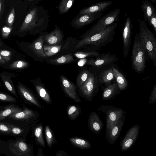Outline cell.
Masks as SVG:
<instances>
[{
	"mask_svg": "<svg viewBox=\"0 0 156 156\" xmlns=\"http://www.w3.org/2000/svg\"><path fill=\"white\" fill-rule=\"evenodd\" d=\"M120 12V9L117 8L100 18L94 25L81 36L82 37V38L85 37L103 30L108 26L118 20Z\"/></svg>",
	"mask_w": 156,
	"mask_h": 156,
	"instance_id": "5",
	"label": "cell"
},
{
	"mask_svg": "<svg viewBox=\"0 0 156 156\" xmlns=\"http://www.w3.org/2000/svg\"><path fill=\"white\" fill-rule=\"evenodd\" d=\"M122 117L110 128L106 129V137L110 145L114 144L120 135L124 123Z\"/></svg>",
	"mask_w": 156,
	"mask_h": 156,
	"instance_id": "12",
	"label": "cell"
},
{
	"mask_svg": "<svg viewBox=\"0 0 156 156\" xmlns=\"http://www.w3.org/2000/svg\"><path fill=\"white\" fill-rule=\"evenodd\" d=\"M149 25L151 26L153 30L156 33V12L154 13L147 20Z\"/></svg>",
	"mask_w": 156,
	"mask_h": 156,
	"instance_id": "42",
	"label": "cell"
},
{
	"mask_svg": "<svg viewBox=\"0 0 156 156\" xmlns=\"http://www.w3.org/2000/svg\"><path fill=\"white\" fill-rule=\"evenodd\" d=\"M132 29L131 21L130 17L128 16L126 20L122 33L123 51L125 57L127 56L131 44Z\"/></svg>",
	"mask_w": 156,
	"mask_h": 156,
	"instance_id": "10",
	"label": "cell"
},
{
	"mask_svg": "<svg viewBox=\"0 0 156 156\" xmlns=\"http://www.w3.org/2000/svg\"><path fill=\"white\" fill-rule=\"evenodd\" d=\"M44 0H29L30 2H34L35 4L39 2Z\"/></svg>",
	"mask_w": 156,
	"mask_h": 156,
	"instance_id": "47",
	"label": "cell"
},
{
	"mask_svg": "<svg viewBox=\"0 0 156 156\" xmlns=\"http://www.w3.org/2000/svg\"><path fill=\"white\" fill-rule=\"evenodd\" d=\"M79 110L76 106H72L68 110V114L72 119H74L76 118L79 113Z\"/></svg>",
	"mask_w": 156,
	"mask_h": 156,
	"instance_id": "37",
	"label": "cell"
},
{
	"mask_svg": "<svg viewBox=\"0 0 156 156\" xmlns=\"http://www.w3.org/2000/svg\"><path fill=\"white\" fill-rule=\"evenodd\" d=\"M22 110L18 107L14 105H10L5 108L3 110L0 111V121L8 117L12 114L21 111Z\"/></svg>",
	"mask_w": 156,
	"mask_h": 156,
	"instance_id": "26",
	"label": "cell"
},
{
	"mask_svg": "<svg viewBox=\"0 0 156 156\" xmlns=\"http://www.w3.org/2000/svg\"><path fill=\"white\" fill-rule=\"evenodd\" d=\"M10 129V133L15 135H18L23 133L24 130L23 129L18 127L13 124H8Z\"/></svg>",
	"mask_w": 156,
	"mask_h": 156,
	"instance_id": "39",
	"label": "cell"
},
{
	"mask_svg": "<svg viewBox=\"0 0 156 156\" xmlns=\"http://www.w3.org/2000/svg\"><path fill=\"white\" fill-rule=\"evenodd\" d=\"M113 3L112 1L99 2L80 10L78 14H84L102 12L106 9Z\"/></svg>",
	"mask_w": 156,
	"mask_h": 156,
	"instance_id": "15",
	"label": "cell"
},
{
	"mask_svg": "<svg viewBox=\"0 0 156 156\" xmlns=\"http://www.w3.org/2000/svg\"><path fill=\"white\" fill-rule=\"evenodd\" d=\"M17 87L19 93L23 97L37 107H40L39 103L34 95L26 86L21 83L18 82Z\"/></svg>",
	"mask_w": 156,
	"mask_h": 156,
	"instance_id": "19",
	"label": "cell"
},
{
	"mask_svg": "<svg viewBox=\"0 0 156 156\" xmlns=\"http://www.w3.org/2000/svg\"><path fill=\"white\" fill-rule=\"evenodd\" d=\"M42 128L39 127L37 128L35 131V135L38 141L43 147L44 146V143L43 140L42 135Z\"/></svg>",
	"mask_w": 156,
	"mask_h": 156,
	"instance_id": "36",
	"label": "cell"
},
{
	"mask_svg": "<svg viewBox=\"0 0 156 156\" xmlns=\"http://www.w3.org/2000/svg\"><path fill=\"white\" fill-rule=\"evenodd\" d=\"M140 126L136 124L130 128L124 138L120 140V146L122 151L129 150L134 144L139 133Z\"/></svg>",
	"mask_w": 156,
	"mask_h": 156,
	"instance_id": "9",
	"label": "cell"
},
{
	"mask_svg": "<svg viewBox=\"0 0 156 156\" xmlns=\"http://www.w3.org/2000/svg\"><path fill=\"white\" fill-rule=\"evenodd\" d=\"M138 21L139 37L145 47L149 57L156 66V39L155 35L144 21L139 19Z\"/></svg>",
	"mask_w": 156,
	"mask_h": 156,
	"instance_id": "3",
	"label": "cell"
},
{
	"mask_svg": "<svg viewBox=\"0 0 156 156\" xmlns=\"http://www.w3.org/2000/svg\"><path fill=\"white\" fill-rule=\"evenodd\" d=\"M34 115L30 110L25 108L23 110L14 113L8 117L9 118L16 120L27 119L31 117Z\"/></svg>",
	"mask_w": 156,
	"mask_h": 156,
	"instance_id": "25",
	"label": "cell"
},
{
	"mask_svg": "<svg viewBox=\"0 0 156 156\" xmlns=\"http://www.w3.org/2000/svg\"><path fill=\"white\" fill-rule=\"evenodd\" d=\"M100 54L97 51H79L75 53L74 55L77 58H83L86 57H96Z\"/></svg>",
	"mask_w": 156,
	"mask_h": 156,
	"instance_id": "32",
	"label": "cell"
},
{
	"mask_svg": "<svg viewBox=\"0 0 156 156\" xmlns=\"http://www.w3.org/2000/svg\"><path fill=\"white\" fill-rule=\"evenodd\" d=\"M28 66L26 62L21 60L13 62L10 66V68L12 69H20L24 68Z\"/></svg>",
	"mask_w": 156,
	"mask_h": 156,
	"instance_id": "34",
	"label": "cell"
},
{
	"mask_svg": "<svg viewBox=\"0 0 156 156\" xmlns=\"http://www.w3.org/2000/svg\"><path fill=\"white\" fill-rule=\"evenodd\" d=\"M151 2L155 3L156 2V0H149Z\"/></svg>",
	"mask_w": 156,
	"mask_h": 156,
	"instance_id": "49",
	"label": "cell"
},
{
	"mask_svg": "<svg viewBox=\"0 0 156 156\" xmlns=\"http://www.w3.org/2000/svg\"><path fill=\"white\" fill-rule=\"evenodd\" d=\"M61 45H44L43 47L44 51L46 56H51L53 55L58 52L61 49Z\"/></svg>",
	"mask_w": 156,
	"mask_h": 156,
	"instance_id": "31",
	"label": "cell"
},
{
	"mask_svg": "<svg viewBox=\"0 0 156 156\" xmlns=\"http://www.w3.org/2000/svg\"><path fill=\"white\" fill-rule=\"evenodd\" d=\"M76 0H61L58 9L59 13L62 14L66 13L72 7Z\"/></svg>",
	"mask_w": 156,
	"mask_h": 156,
	"instance_id": "28",
	"label": "cell"
},
{
	"mask_svg": "<svg viewBox=\"0 0 156 156\" xmlns=\"http://www.w3.org/2000/svg\"><path fill=\"white\" fill-rule=\"evenodd\" d=\"M119 89L116 82L108 85L104 90L102 94L103 100L112 99L117 94Z\"/></svg>",
	"mask_w": 156,
	"mask_h": 156,
	"instance_id": "20",
	"label": "cell"
},
{
	"mask_svg": "<svg viewBox=\"0 0 156 156\" xmlns=\"http://www.w3.org/2000/svg\"><path fill=\"white\" fill-rule=\"evenodd\" d=\"M12 52L5 50H0V55L5 59L6 62H8L10 60Z\"/></svg>",
	"mask_w": 156,
	"mask_h": 156,
	"instance_id": "40",
	"label": "cell"
},
{
	"mask_svg": "<svg viewBox=\"0 0 156 156\" xmlns=\"http://www.w3.org/2000/svg\"><path fill=\"white\" fill-rule=\"evenodd\" d=\"M6 62L5 59L0 55V63L4 64Z\"/></svg>",
	"mask_w": 156,
	"mask_h": 156,
	"instance_id": "46",
	"label": "cell"
},
{
	"mask_svg": "<svg viewBox=\"0 0 156 156\" xmlns=\"http://www.w3.org/2000/svg\"><path fill=\"white\" fill-rule=\"evenodd\" d=\"M102 14V12L84 14H78L71 22V25L76 28H80L98 20Z\"/></svg>",
	"mask_w": 156,
	"mask_h": 156,
	"instance_id": "8",
	"label": "cell"
},
{
	"mask_svg": "<svg viewBox=\"0 0 156 156\" xmlns=\"http://www.w3.org/2000/svg\"><path fill=\"white\" fill-rule=\"evenodd\" d=\"M147 53L145 47L139 35L136 34L133 43L131 56L132 65L136 72L141 73L144 71L146 66Z\"/></svg>",
	"mask_w": 156,
	"mask_h": 156,
	"instance_id": "4",
	"label": "cell"
},
{
	"mask_svg": "<svg viewBox=\"0 0 156 156\" xmlns=\"http://www.w3.org/2000/svg\"><path fill=\"white\" fill-rule=\"evenodd\" d=\"M118 23H114L100 32L83 38L76 44L75 48H78L89 45L99 49L105 46L112 41Z\"/></svg>",
	"mask_w": 156,
	"mask_h": 156,
	"instance_id": "2",
	"label": "cell"
},
{
	"mask_svg": "<svg viewBox=\"0 0 156 156\" xmlns=\"http://www.w3.org/2000/svg\"><path fill=\"white\" fill-rule=\"evenodd\" d=\"M49 21L48 10L42 5L34 6L26 15L20 30L21 32L30 30L39 32L46 28Z\"/></svg>",
	"mask_w": 156,
	"mask_h": 156,
	"instance_id": "1",
	"label": "cell"
},
{
	"mask_svg": "<svg viewBox=\"0 0 156 156\" xmlns=\"http://www.w3.org/2000/svg\"><path fill=\"white\" fill-rule=\"evenodd\" d=\"M45 133L47 143L49 147H51L52 143L53 141V136L50 129L48 126L46 128Z\"/></svg>",
	"mask_w": 156,
	"mask_h": 156,
	"instance_id": "41",
	"label": "cell"
},
{
	"mask_svg": "<svg viewBox=\"0 0 156 156\" xmlns=\"http://www.w3.org/2000/svg\"><path fill=\"white\" fill-rule=\"evenodd\" d=\"M116 83L119 88L121 90H124L127 87L128 83L124 75L118 69L114 67L112 68Z\"/></svg>",
	"mask_w": 156,
	"mask_h": 156,
	"instance_id": "23",
	"label": "cell"
},
{
	"mask_svg": "<svg viewBox=\"0 0 156 156\" xmlns=\"http://www.w3.org/2000/svg\"><path fill=\"white\" fill-rule=\"evenodd\" d=\"M2 0H0V15L1 12V5H2Z\"/></svg>",
	"mask_w": 156,
	"mask_h": 156,
	"instance_id": "48",
	"label": "cell"
},
{
	"mask_svg": "<svg viewBox=\"0 0 156 156\" xmlns=\"http://www.w3.org/2000/svg\"><path fill=\"white\" fill-rule=\"evenodd\" d=\"M0 101L11 102H16L17 99L6 93L0 91Z\"/></svg>",
	"mask_w": 156,
	"mask_h": 156,
	"instance_id": "35",
	"label": "cell"
},
{
	"mask_svg": "<svg viewBox=\"0 0 156 156\" xmlns=\"http://www.w3.org/2000/svg\"><path fill=\"white\" fill-rule=\"evenodd\" d=\"M2 86L1 85V83L0 82V87H1Z\"/></svg>",
	"mask_w": 156,
	"mask_h": 156,
	"instance_id": "51",
	"label": "cell"
},
{
	"mask_svg": "<svg viewBox=\"0 0 156 156\" xmlns=\"http://www.w3.org/2000/svg\"><path fill=\"white\" fill-rule=\"evenodd\" d=\"M55 25V28L53 30L44 35V41L49 45H56L60 43L63 38L62 31L58 26Z\"/></svg>",
	"mask_w": 156,
	"mask_h": 156,
	"instance_id": "14",
	"label": "cell"
},
{
	"mask_svg": "<svg viewBox=\"0 0 156 156\" xmlns=\"http://www.w3.org/2000/svg\"><path fill=\"white\" fill-rule=\"evenodd\" d=\"M75 59L73 58L72 54L63 55L59 58L51 59L50 62L57 65H64L73 62Z\"/></svg>",
	"mask_w": 156,
	"mask_h": 156,
	"instance_id": "27",
	"label": "cell"
},
{
	"mask_svg": "<svg viewBox=\"0 0 156 156\" xmlns=\"http://www.w3.org/2000/svg\"><path fill=\"white\" fill-rule=\"evenodd\" d=\"M34 86L40 96L47 102L49 103L51 102L50 96L42 85L39 83H36Z\"/></svg>",
	"mask_w": 156,
	"mask_h": 156,
	"instance_id": "29",
	"label": "cell"
},
{
	"mask_svg": "<svg viewBox=\"0 0 156 156\" xmlns=\"http://www.w3.org/2000/svg\"><path fill=\"white\" fill-rule=\"evenodd\" d=\"M70 142L74 145L77 147L84 149H88L91 147V145L87 141L78 138H71Z\"/></svg>",
	"mask_w": 156,
	"mask_h": 156,
	"instance_id": "30",
	"label": "cell"
},
{
	"mask_svg": "<svg viewBox=\"0 0 156 156\" xmlns=\"http://www.w3.org/2000/svg\"><path fill=\"white\" fill-rule=\"evenodd\" d=\"M60 78L62 87L65 93L76 102H81L75 85L62 75L61 76Z\"/></svg>",
	"mask_w": 156,
	"mask_h": 156,
	"instance_id": "13",
	"label": "cell"
},
{
	"mask_svg": "<svg viewBox=\"0 0 156 156\" xmlns=\"http://www.w3.org/2000/svg\"><path fill=\"white\" fill-rule=\"evenodd\" d=\"M98 82L97 77L90 72L86 81L79 87L83 95L87 100L91 101L97 93L98 88Z\"/></svg>",
	"mask_w": 156,
	"mask_h": 156,
	"instance_id": "6",
	"label": "cell"
},
{
	"mask_svg": "<svg viewBox=\"0 0 156 156\" xmlns=\"http://www.w3.org/2000/svg\"><path fill=\"white\" fill-rule=\"evenodd\" d=\"M88 122L90 129L94 133L98 134L102 129L103 123L96 112H92L90 113Z\"/></svg>",
	"mask_w": 156,
	"mask_h": 156,
	"instance_id": "16",
	"label": "cell"
},
{
	"mask_svg": "<svg viewBox=\"0 0 156 156\" xmlns=\"http://www.w3.org/2000/svg\"><path fill=\"white\" fill-rule=\"evenodd\" d=\"M141 9L144 17L145 21H147L151 16L156 12L154 6L148 1L144 0L142 2Z\"/></svg>",
	"mask_w": 156,
	"mask_h": 156,
	"instance_id": "22",
	"label": "cell"
},
{
	"mask_svg": "<svg viewBox=\"0 0 156 156\" xmlns=\"http://www.w3.org/2000/svg\"><path fill=\"white\" fill-rule=\"evenodd\" d=\"M115 79L114 73L112 68H109L102 71L99 76V81L101 83L109 84Z\"/></svg>",
	"mask_w": 156,
	"mask_h": 156,
	"instance_id": "24",
	"label": "cell"
},
{
	"mask_svg": "<svg viewBox=\"0 0 156 156\" xmlns=\"http://www.w3.org/2000/svg\"><path fill=\"white\" fill-rule=\"evenodd\" d=\"M0 132L10 133V129L8 124L0 123Z\"/></svg>",
	"mask_w": 156,
	"mask_h": 156,
	"instance_id": "45",
	"label": "cell"
},
{
	"mask_svg": "<svg viewBox=\"0 0 156 156\" xmlns=\"http://www.w3.org/2000/svg\"><path fill=\"white\" fill-rule=\"evenodd\" d=\"M95 58L88 60L87 64L97 68L112 63L117 61V58L114 55H110V53L100 55Z\"/></svg>",
	"mask_w": 156,
	"mask_h": 156,
	"instance_id": "11",
	"label": "cell"
},
{
	"mask_svg": "<svg viewBox=\"0 0 156 156\" xmlns=\"http://www.w3.org/2000/svg\"><path fill=\"white\" fill-rule=\"evenodd\" d=\"M15 17V10L13 7L12 9L7 18V23L9 27H12L14 21Z\"/></svg>",
	"mask_w": 156,
	"mask_h": 156,
	"instance_id": "38",
	"label": "cell"
},
{
	"mask_svg": "<svg viewBox=\"0 0 156 156\" xmlns=\"http://www.w3.org/2000/svg\"><path fill=\"white\" fill-rule=\"evenodd\" d=\"M15 76V74L3 72L0 73V77L7 89L13 95L18 98L16 90L11 78Z\"/></svg>",
	"mask_w": 156,
	"mask_h": 156,
	"instance_id": "18",
	"label": "cell"
},
{
	"mask_svg": "<svg viewBox=\"0 0 156 156\" xmlns=\"http://www.w3.org/2000/svg\"><path fill=\"white\" fill-rule=\"evenodd\" d=\"M100 109L106 115V129L110 128L125 113L122 108L108 105L101 106Z\"/></svg>",
	"mask_w": 156,
	"mask_h": 156,
	"instance_id": "7",
	"label": "cell"
},
{
	"mask_svg": "<svg viewBox=\"0 0 156 156\" xmlns=\"http://www.w3.org/2000/svg\"><path fill=\"white\" fill-rule=\"evenodd\" d=\"M156 102V84L153 87L152 91L149 98V104H153Z\"/></svg>",
	"mask_w": 156,
	"mask_h": 156,
	"instance_id": "43",
	"label": "cell"
},
{
	"mask_svg": "<svg viewBox=\"0 0 156 156\" xmlns=\"http://www.w3.org/2000/svg\"><path fill=\"white\" fill-rule=\"evenodd\" d=\"M2 46V44L1 42L0 41V47Z\"/></svg>",
	"mask_w": 156,
	"mask_h": 156,
	"instance_id": "50",
	"label": "cell"
},
{
	"mask_svg": "<svg viewBox=\"0 0 156 156\" xmlns=\"http://www.w3.org/2000/svg\"><path fill=\"white\" fill-rule=\"evenodd\" d=\"M44 35H42L31 45V48L38 56L41 57H46L43 49Z\"/></svg>",
	"mask_w": 156,
	"mask_h": 156,
	"instance_id": "21",
	"label": "cell"
},
{
	"mask_svg": "<svg viewBox=\"0 0 156 156\" xmlns=\"http://www.w3.org/2000/svg\"><path fill=\"white\" fill-rule=\"evenodd\" d=\"M11 152L16 156H26L29 152V148L24 142L19 140L13 144Z\"/></svg>",
	"mask_w": 156,
	"mask_h": 156,
	"instance_id": "17",
	"label": "cell"
},
{
	"mask_svg": "<svg viewBox=\"0 0 156 156\" xmlns=\"http://www.w3.org/2000/svg\"><path fill=\"white\" fill-rule=\"evenodd\" d=\"M12 29L13 27H10L7 26L3 27L2 29V37L5 38L7 37Z\"/></svg>",
	"mask_w": 156,
	"mask_h": 156,
	"instance_id": "44",
	"label": "cell"
},
{
	"mask_svg": "<svg viewBox=\"0 0 156 156\" xmlns=\"http://www.w3.org/2000/svg\"><path fill=\"white\" fill-rule=\"evenodd\" d=\"M90 72L88 70H84L81 72L77 76L76 84L79 87L82 86L87 80Z\"/></svg>",
	"mask_w": 156,
	"mask_h": 156,
	"instance_id": "33",
	"label": "cell"
}]
</instances>
